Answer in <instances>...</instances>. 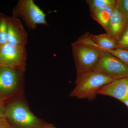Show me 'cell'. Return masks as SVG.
<instances>
[{
  "label": "cell",
  "instance_id": "cell-17",
  "mask_svg": "<svg viewBox=\"0 0 128 128\" xmlns=\"http://www.w3.org/2000/svg\"><path fill=\"white\" fill-rule=\"evenodd\" d=\"M118 48L128 50V21L118 41Z\"/></svg>",
  "mask_w": 128,
  "mask_h": 128
},
{
  "label": "cell",
  "instance_id": "cell-13",
  "mask_svg": "<svg viewBox=\"0 0 128 128\" xmlns=\"http://www.w3.org/2000/svg\"><path fill=\"white\" fill-rule=\"evenodd\" d=\"M8 18L4 13L0 12V46L7 43Z\"/></svg>",
  "mask_w": 128,
  "mask_h": 128
},
{
  "label": "cell",
  "instance_id": "cell-21",
  "mask_svg": "<svg viewBox=\"0 0 128 128\" xmlns=\"http://www.w3.org/2000/svg\"><path fill=\"white\" fill-rule=\"evenodd\" d=\"M41 128H57L52 124H48L45 126Z\"/></svg>",
  "mask_w": 128,
  "mask_h": 128
},
{
  "label": "cell",
  "instance_id": "cell-20",
  "mask_svg": "<svg viewBox=\"0 0 128 128\" xmlns=\"http://www.w3.org/2000/svg\"><path fill=\"white\" fill-rule=\"evenodd\" d=\"M6 104L0 102V119L5 118Z\"/></svg>",
  "mask_w": 128,
  "mask_h": 128
},
{
  "label": "cell",
  "instance_id": "cell-18",
  "mask_svg": "<svg viewBox=\"0 0 128 128\" xmlns=\"http://www.w3.org/2000/svg\"><path fill=\"white\" fill-rule=\"evenodd\" d=\"M117 4L128 20V0H117Z\"/></svg>",
  "mask_w": 128,
  "mask_h": 128
},
{
  "label": "cell",
  "instance_id": "cell-9",
  "mask_svg": "<svg viewBox=\"0 0 128 128\" xmlns=\"http://www.w3.org/2000/svg\"><path fill=\"white\" fill-rule=\"evenodd\" d=\"M128 78L115 79L102 86L98 92V94L110 96L122 102L128 97Z\"/></svg>",
  "mask_w": 128,
  "mask_h": 128
},
{
  "label": "cell",
  "instance_id": "cell-11",
  "mask_svg": "<svg viewBox=\"0 0 128 128\" xmlns=\"http://www.w3.org/2000/svg\"><path fill=\"white\" fill-rule=\"evenodd\" d=\"M117 5V2L115 4L100 8L90 12L92 17L100 24L106 32L110 18Z\"/></svg>",
  "mask_w": 128,
  "mask_h": 128
},
{
  "label": "cell",
  "instance_id": "cell-5",
  "mask_svg": "<svg viewBox=\"0 0 128 128\" xmlns=\"http://www.w3.org/2000/svg\"><path fill=\"white\" fill-rule=\"evenodd\" d=\"M12 16L22 20L30 30H35L38 25H48L46 14L33 0H19L12 9Z\"/></svg>",
  "mask_w": 128,
  "mask_h": 128
},
{
  "label": "cell",
  "instance_id": "cell-16",
  "mask_svg": "<svg viewBox=\"0 0 128 128\" xmlns=\"http://www.w3.org/2000/svg\"><path fill=\"white\" fill-rule=\"evenodd\" d=\"M92 35L93 34H91L89 32L86 33L82 36H81L75 42L76 43L82 44V45L98 48L92 39Z\"/></svg>",
  "mask_w": 128,
  "mask_h": 128
},
{
  "label": "cell",
  "instance_id": "cell-1",
  "mask_svg": "<svg viewBox=\"0 0 128 128\" xmlns=\"http://www.w3.org/2000/svg\"><path fill=\"white\" fill-rule=\"evenodd\" d=\"M23 94L6 104L5 118L15 128H41L48 124L31 111Z\"/></svg>",
  "mask_w": 128,
  "mask_h": 128
},
{
  "label": "cell",
  "instance_id": "cell-19",
  "mask_svg": "<svg viewBox=\"0 0 128 128\" xmlns=\"http://www.w3.org/2000/svg\"><path fill=\"white\" fill-rule=\"evenodd\" d=\"M0 128H15L6 118L0 119Z\"/></svg>",
  "mask_w": 128,
  "mask_h": 128
},
{
  "label": "cell",
  "instance_id": "cell-10",
  "mask_svg": "<svg viewBox=\"0 0 128 128\" xmlns=\"http://www.w3.org/2000/svg\"><path fill=\"white\" fill-rule=\"evenodd\" d=\"M128 21L117 4L110 18L106 33L118 41Z\"/></svg>",
  "mask_w": 128,
  "mask_h": 128
},
{
  "label": "cell",
  "instance_id": "cell-12",
  "mask_svg": "<svg viewBox=\"0 0 128 128\" xmlns=\"http://www.w3.org/2000/svg\"><path fill=\"white\" fill-rule=\"evenodd\" d=\"M92 38L96 45L102 50L108 51L118 48V41L108 34L97 35L93 34Z\"/></svg>",
  "mask_w": 128,
  "mask_h": 128
},
{
  "label": "cell",
  "instance_id": "cell-6",
  "mask_svg": "<svg viewBox=\"0 0 128 128\" xmlns=\"http://www.w3.org/2000/svg\"><path fill=\"white\" fill-rule=\"evenodd\" d=\"M92 71L100 72L114 79L128 78V66L106 50H102Z\"/></svg>",
  "mask_w": 128,
  "mask_h": 128
},
{
  "label": "cell",
  "instance_id": "cell-22",
  "mask_svg": "<svg viewBox=\"0 0 128 128\" xmlns=\"http://www.w3.org/2000/svg\"><path fill=\"white\" fill-rule=\"evenodd\" d=\"M121 102L124 104L128 108V97H127L126 98L124 99Z\"/></svg>",
  "mask_w": 128,
  "mask_h": 128
},
{
  "label": "cell",
  "instance_id": "cell-7",
  "mask_svg": "<svg viewBox=\"0 0 128 128\" xmlns=\"http://www.w3.org/2000/svg\"><path fill=\"white\" fill-rule=\"evenodd\" d=\"M27 53L26 48L6 43L0 46V66L26 70Z\"/></svg>",
  "mask_w": 128,
  "mask_h": 128
},
{
  "label": "cell",
  "instance_id": "cell-2",
  "mask_svg": "<svg viewBox=\"0 0 128 128\" xmlns=\"http://www.w3.org/2000/svg\"><path fill=\"white\" fill-rule=\"evenodd\" d=\"M25 70L0 66V102L6 104L23 94Z\"/></svg>",
  "mask_w": 128,
  "mask_h": 128
},
{
  "label": "cell",
  "instance_id": "cell-4",
  "mask_svg": "<svg viewBox=\"0 0 128 128\" xmlns=\"http://www.w3.org/2000/svg\"><path fill=\"white\" fill-rule=\"evenodd\" d=\"M71 48L76 70V78L75 81L76 82L92 71L102 50L79 44L75 42L71 44Z\"/></svg>",
  "mask_w": 128,
  "mask_h": 128
},
{
  "label": "cell",
  "instance_id": "cell-3",
  "mask_svg": "<svg viewBox=\"0 0 128 128\" xmlns=\"http://www.w3.org/2000/svg\"><path fill=\"white\" fill-rule=\"evenodd\" d=\"M114 80L100 72L92 71L75 82V87L70 96L79 99L93 100L96 97L98 91Z\"/></svg>",
  "mask_w": 128,
  "mask_h": 128
},
{
  "label": "cell",
  "instance_id": "cell-14",
  "mask_svg": "<svg viewBox=\"0 0 128 128\" xmlns=\"http://www.w3.org/2000/svg\"><path fill=\"white\" fill-rule=\"evenodd\" d=\"M90 12L106 6L115 4L117 0H86Z\"/></svg>",
  "mask_w": 128,
  "mask_h": 128
},
{
  "label": "cell",
  "instance_id": "cell-15",
  "mask_svg": "<svg viewBox=\"0 0 128 128\" xmlns=\"http://www.w3.org/2000/svg\"><path fill=\"white\" fill-rule=\"evenodd\" d=\"M107 51L117 57L128 66V50L117 48Z\"/></svg>",
  "mask_w": 128,
  "mask_h": 128
},
{
  "label": "cell",
  "instance_id": "cell-23",
  "mask_svg": "<svg viewBox=\"0 0 128 128\" xmlns=\"http://www.w3.org/2000/svg\"><path fill=\"white\" fill-rule=\"evenodd\" d=\"M127 96L128 97V82L127 86Z\"/></svg>",
  "mask_w": 128,
  "mask_h": 128
},
{
  "label": "cell",
  "instance_id": "cell-8",
  "mask_svg": "<svg viewBox=\"0 0 128 128\" xmlns=\"http://www.w3.org/2000/svg\"><path fill=\"white\" fill-rule=\"evenodd\" d=\"M28 33L20 18L8 17L7 42L14 46L26 48Z\"/></svg>",
  "mask_w": 128,
  "mask_h": 128
}]
</instances>
